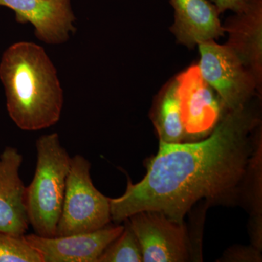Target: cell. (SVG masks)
Wrapping results in <instances>:
<instances>
[{
	"label": "cell",
	"mask_w": 262,
	"mask_h": 262,
	"mask_svg": "<svg viewBox=\"0 0 262 262\" xmlns=\"http://www.w3.org/2000/svg\"><path fill=\"white\" fill-rule=\"evenodd\" d=\"M257 123L244 106L229 111L199 141H160L144 178L136 184L128 179L125 193L110 198L112 221L155 211L184 224L200 201L231 206L248 198L261 168V144L253 136Z\"/></svg>",
	"instance_id": "cell-1"
},
{
	"label": "cell",
	"mask_w": 262,
	"mask_h": 262,
	"mask_svg": "<svg viewBox=\"0 0 262 262\" xmlns=\"http://www.w3.org/2000/svg\"><path fill=\"white\" fill-rule=\"evenodd\" d=\"M0 80L8 115L20 130H43L59 121L63 91L56 67L40 46L18 42L7 48L0 61Z\"/></svg>",
	"instance_id": "cell-2"
},
{
	"label": "cell",
	"mask_w": 262,
	"mask_h": 262,
	"mask_svg": "<svg viewBox=\"0 0 262 262\" xmlns=\"http://www.w3.org/2000/svg\"><path fill=\"white\" fill-rule=\"evenodd\" d=\"M35 146V171L25 189L29 225L38 235L55 237L72 158L56 133L41 136Z\"/></svg>",
	"instance_id": "cell-3"
},
{
	"label": "cell",
	"mask_w": 262,
	"mask_h": 262,
	"mask_svg": "<svg viewBox=\"0 0 262 262\" xmlns=\"http://www.w3.org/2000/svg\"><path fill=\"white\" fill-rule=\"evenodd\" d=\"M91 168V163L82 155L71 158L56 236L94 232L111 222L110 198L94 185Z\"/></svg>",
	"instance_id": "cell-4"
},
{
	"label": "cell",
	"mask_w": 262,
	"mask_h": 262,
	"mask_svg": "<svg viewBox=\"0 0 262 262\" xmlns=\"http://www.w3.org/2000/svg\"><path fill=\"white\" fill-rule=\"evenodd\" d=\"M198 46L200 73L219 95L222 107L229 111L244 107L258 84L254 76L227 45L210 40Z\"/></svg>",
	"instance_id": "cell-5"
},
{
	"label": "cell",
	"mask_w": 262,
	"mask_h": 262,
	"mask_svg": "<svg viewBox=\"0 0 262 262\" xmlns=\"http://www.w3.org/2000/svg\"><path fill=\"white\" fill-rule=\"evenodd\" d=\"M126 220L139 242L143 261H189L190 248L184 224L155 211L139 212Z\"/></svg>",
	"instance_id": "cell-6"
},
{
	"label": "cell",
	"mask_w": 262,
	"mask_h": 262,
	"mask_svg": "<svg viewBox=\"0 0 262 262\" xmlns=\"http://www.w3.org/2000/svg\"><path fill=\"white\" fill-rule=\"evenodd\" d=\"M123 229L124 225H107L85 233L49 237L25 234L23 238L39 253L42 262H98Z\"/></svg>",
	"instance_id": "cell-7"
},
{
	"label": "cell",
	"mask_w": 262,
	"mask_h": 262,
	"mask_svg": "<svg viewBox=\"0 0 262 262\" xmlns=\"http://www.w3.org/2000/svg\"><path fill=\"white\" fill-rule=\"evenodd\" d=\"M176 82L187 138L195 140L209 135L220 122V100L203 80L198 65L181 74Z\"/></svg>",
	"instance_id": "cell-8"
},
{
	"label": "cell",
	"mask_w": 262,
	"mask_h": 262,
	"mask_svg": "<svg viewBox=\"0 0 262 262\" xmlns=\"http://www.w3.org/2000/svg\"><path fill=\"white\" fill-rule=\"evenodd\" d=\"M0 7L13 10L18 24H32L36 37L46 44H63L75 32L71 0H0Z\"/></svg>",
	"instance_id": "cell-9"
},
{
	"label": "cell",
	"mask_w": 262,
	"mask_h": 262,
	"mask_svg": "<svg viewBox=\"0 0 262 262\" xmlns=\"http://www.w3.org/2000/svg\"><path fill=\"white\" fill-rule=\"evenodd\" d=\"M23 156L17 148L7 146L0 155V232L21 237L29 222L25 189L20 177Z\"/></svg>",
	"instance_id": "cell-10"
},
{
	"label": "cell",
	"mask_w": 262,
	"mask_h": 262,
	"mask_svg": "<svg viewBox=\"0 0 262 262\" xmlns=\"http://www.w3.org/2000/svg\"><path fill=\"white\" fill-rule=\"evenodd\" d=\"M225 29L229 33L227 46L259 82L261 74L262 0H246Z\"/></svg>",
	"instance_id": "cell-11"
},
{
	"label": "cell",
	"mask_w": 262,
	"mask_h": 262,
	"mask_svg": "<svg viewBox=\"0 0 262 262\" xmlns=\"http://www.w3.org/2000/svg\"><path fill=\"white\" fill-rule=\"evenodd\" d=\"M175 11L171 32L179 42L193 47L223 36L220 14L215 5L208 0H169Z\"/></svg>",
	"instance_id": "cell-12"
},
{
	"label": "cell",
	"mask_w": 262,
	"mask_h": 262,
	"mask_svg": "<svg viewBox=\"0 0 262 262\" xmlns=\"http://www.w3.org/2000/svg\"><path fill=\"white\" fill-rule=\"evenodd\" d=\"M155 125L162 142L175 144L185 142L187 139L176 80L168 86L161 98Z\"/></svg>",
	"instance_id": "cell-13"
},
{
	"label": "cell",
	"mask_w": 262,
	"mask_h": 262,
	"mask_svg": "<svg viewBox=\"0 0 262 262\" xmlns=\"http://www.w3.org/2000/svg\"><path fill=\"white\" fill-rule=\"evenodd\" d=\"M122 233L105 249L98 262L143 261L140 246L127 220Z\"/></svg>",
	"instance_id": "cell-14"
},
{
	"label": "cell",
	"mask_w": 262,
	"mask_h": 262,
	"mask_svg": "<svg viewBox=\"0 0 262 262\" xmlns=\"http://www.w3.org/2000/svg\"><path fill=\"white\" fill-rule=\"evenodd\" d=\"M0 262H42L39 253L21 237L0 232Z\"/></svg>",
	"instance_id": "cell-15"
},
{
	"label": "cell",
	"mask_w": 262,
	"mask_h": 262,
	"mask_svg": "<svg viewBox=\"0 0 262 262\" xmlns=\"http://www.w3.org/2000/svg\"><path fill=\"white\" fill-rule=\"evenodd\" d=\"M218 8L220 13L227 10L237 12L244 6L246 0H212Z\"/></svg>",
	"instance_id": "cell-16"
}]
</instances>
